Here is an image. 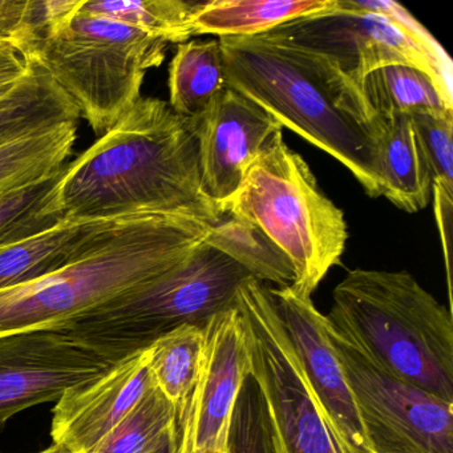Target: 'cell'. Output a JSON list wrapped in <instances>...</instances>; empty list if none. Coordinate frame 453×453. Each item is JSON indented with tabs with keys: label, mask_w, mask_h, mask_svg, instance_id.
Wrapping results in <instances>:
<instances>
[{
	"label": "cell",
	"mask_w": 453,
	"mask_h": 453,
	"mask_svg": "<svg viewBox=\"0 0 453 453\" xmlns=\"http://www.w3.org/2000/svg\"><path fill=\"white\" fill-rule=\"evenodd\" d=\"M57 200L65 219L182 214L213 225L222 217L203 189L197 123L155 97H140L65 165Z\"/></svg>",
	"instance_id": "cell-1"
},
{
	"label": "cell",
	"mask_w": 453,
	"mask_h": 453,
	"mask_svg": "<svg viewBox=\"0 0 453 453\" xmlns=\"http://www.w3.org/2000/svg\"><path fill=\"white\" fill-rule=\"evenodd\" d=\"M219 41L227 87L339 161L367 196H383L384 121L359 87L323 58L265 35Z\"/></svg>",
	"instance_id": "cell-2"
},
{
	"label": "cell",
	"mask_w": 453,
	"mask_h": 453,
	"mask_svg": "<svg viewBox=\"0 0 453 453\" xmlns=\"http://www.w3.org/2000/svg\"><path fill=\"white\" fill-rule=\"evenodd\" d=\"M211 224L140 214L99 250L27 285L0 291V336L55 328L171 270L203 245Z\"/></svg>",
	"instance_id": "cell-3"
},
{
	"label": "cell",
	"mask_w": 453,
	"mask_h": 453,
	"mask_svg": "<svg viewBox=\"0 0 453 453\" xmlns=\"http://www.w3.org/2000/svg\"><path fill=\"white\" fill-rule=\"evenodd\" d=\"M325 317L384 370L453 403L452 312L410 273L349 270Z\"/></svg>",
	"instance_id": "cell-4"
},
{
	"label": "cell",
	"mask_w": 453,
	"mask_h": 453,
	"mask_svg": "<svg viewBox=\"0 0 453 453\" xmlns=\"http://www.w3.org/2000/svg\"><path fill=\"white\" fill-rule=\"evenodd\" d=\"M221 214L253 225L286 254L296 274L291 290L304 298L341 264L349 240L343 211L286 144L283 129L262 148Z\"/></svg>",
	"instance_id": "cell-5"
},
{
	"label": "cell",
	"mask_w": 453,
	"mask_h": 453,
	"mask_svg": "<svg viewBox=\"0 0 453 453\" xmlns=\"http://www.w3.org/2000/svg\"><path fill=\"white\" fill-rule=\"evenodd\" d=\"M81 6V0H65L26 58L43 65L103 136L142 97L145 75L163 65L169 43Z\"/></svg>",
	"instance_id": "cell-6"
},
{
	"label": "cell",
	"mask_w": 453,
	"mask_h": 453,
	"mask_svg": "<svg viewBox=\"0 0 453 453\" xmlns=\"http://www.w3.org/2000/svg\"><path fill=\"white\" fill-rule=\"evenodd\" d=\"M250 277L205 241L155 280L55 328L116 363L180 326H203L234 306L238 288Z\"/></svg>",
	"instance_id": "cell-7"
},
{
	"label": "cell",
	"mask_w": 453,
	"mask_h": 453,
	"mask_svg": "<svg viewBox=\"0 0 453 453\" xmlns=\"http://www.w3.org/2000/svg\"><path fill=\"white\" fill-rule=\"evenodd\" d=\"M234 304L242 320L249 372L264 395L277 453H349L304 378L269 286L249 278Z\"/></svg>",
	"instance_id": "cell-8"
},
{
	"label": "cell",
	"mask_w": 453,
	"mask_h": 453,
	"mask_svg": "<svg viewBox=\"0 0 453 453\" xmlns=\"http://www.w3.org/2000/svg\"><path fill=\"white\" fill-rule=\"evenodd\" d=\"M326 334L372 453H453V403L392 375L327 320Z\"/></svg>",
	"instance_id": "cell-9"
},
{
	"label": "cell",
	"mask_w": 453,
	"mask_h": 453,
	"mask_svg": "<svg viewBox=\"0 0 453 453\" xmlns=\"http://www.w3.org/2000/svg\"><path fill=\"white\" fill-rule=\"evenodd\" d=\"M262 35L323 58L359 88L365 76L386 65L418 68L453 104L452 78L378 15L334 9L291 20Z\"/></svg>",
	"instance_id": "cell-10"
},
{
	"label": "cell",
	"mask_w": 453,
	"mask_h": 453,
	"mask_svg": "<svg viewBox=\"0 0 453 453\" xmlns=\"http://www.w3.org/2000/svg\"><path fill=\"white\" fill-rule=\"evenodd\" d=\"M115 363L57 328L0 336V429L34 405L105 372Z\"/></svg>",
	"instance_id": "cell-11"
},
{
	"label": "cell",
	"mask_w": 453,
	"mask_h": 453,
	"mask_svg": "<svg viewBox=\"0 0 453 453\" xmlns=\"http://www.w3.org/2000/svg\"><path fill=\"white\" fill-rule=\"evenodd\" d=\"M205 349L197 386L179 428V453L226 452L238 392L249 375L242 320L237 307L203 325Z\"/></svg>",
	"instance_id": "cell-12"
},
{
	"label": "cell",
	"mask_w": 453,
	"mask_h": 453,
	"mask_svg": "<svg viewBox=\"0 0 453 453\" xmlns=\"http://www.w3.org/2000/svg\"><path fill=\"white\" fill-rule=\"evenodd\" d=\"M286 335L330 428L349 453H372L354 396L326 334L325 315L290 286L270 288Z\"/></svg>",
	"instance_id": "cell-13"
},
{
	"label": "cell",
	"mask_w": 453,
	"mask_h": 453,
	"mask_svg": "<svg viewBox=\"0 0 453 453\" xmlns=\"http://www.w3.org/2000/svg\"><path fill=\"white\" fill-rule=\"evenodd\" d=\"M150 347L68 389L52 411L51 437L73 453H95L155 386Z\"/></svg>",
	"instance_id": "cell-14"
},
{
	"label": "cell",
	"mask_w": 453,
	"mask_h": 453,
	"mask_svg": "<svg viewBox=\"0 0 453 453\" xmlns=\"http://www.w3.org/2000/svg\"><path fill=\"white\" fill-rule=\"evenodd\" d=\"M196 123L203 189L221 213L240 189L249 166L282 127L227 86Z\"/></svg>",
	"instance_id": "cell-15"
},
{
	"label": "cell",
	"mask_w": 453,
	"mask_h": 453,
	"mask_svg": "<svg viewBox=\"0 0 453 453\" xmlns=\"http://www.w3.org/2000/svg\"><path fill=\"white\" fill-rule=\"evenodd\" d=\"M129 219H63L51 229L2 249L0 291L35 282L91 256L107 245Z\"/></svg>",
	"instance_id": "cell-16"
},
{
	"label": "cell",
	"mask_w": 453,
	"mask_h": 453,
	"mask_svg": "<svg viewBox=\"0 0 453 453\" xmlns=\"http://www.w3.org/2000/svg\"><path fill=\"white\" fill-rule=\"evenodd\" d=\"M22 79L0 97V147L65 124L78 123V108L35 59Z\"/></svg>",
	"instance_id": "cell-17"
},
{
	"label": "cell",
	"mask_w": 453,
	"mask_h": 453,
	"mask_svg": "<svg viewBox=\"0 0 453 453\" xmlns=\"http://www.w3.org/2000/svg\"><path fill=\"white\" fill-rule=\"evenodd\" d=\"M335 9V0H211L190 18L192 36L250 38L291 20Z\"/></svg>",
	"instance_id": "cell-18"
},
{
	"label": "cell",
	"mask_w": 453,
	"mask_h": 453,
	"mask_svg": "<svg viewBox=\"0 0 453 453\" xmlns=\"http://www.w3.org/2000/svg\"><path fill=\"white\" fill-rule=\"evenodd\" d=\"M380 140L383 196L395 206L416 213L428 205L432 177L410 115L384 119Z\"/></svg>",
	"instance_id": "cell-19"
},
{
	"label": "cell",
	"mask_w": 453,
	"mask_h": 453,
	"mask_svg": "<svg viewBox=\"0 0 453 453\" xmlns=\"http://www.w3.org/2000/svg\"><path fill=\"white\" fill-rule=\"evenodd\" d=\"M225 87L219 39L177 44L169 67V105L174 113L197 121Z\"/></svg>",
	"instance_id": "cell-20"
},
{
	"label": "cell",
	"mask_w": 453,
	"mask_h": 453,
	"mask_svg": "<svg viewBox=\"0 0 453 453\" xmlns=\"http://www.w3.org/2000/svg\"><path fill=\"white\" fill-rule=\"evenodd\" d=\"M205 349L203 326L184 325L156 339L150 368L156 387L176 410L177 426L184 423L197 386Z\"/></svg>",
	"instance_id": "cell-21"
},
{
	"label": "cell",
	"mask_w": 453,
	"mask_h": 453,
	"mask_svg": "<svg viewBox=\"0 0 453 453\" xmlns=\"http://www.w3.org/2000/svg\"><path fill=\"white\" fill-rule=\"evenodd\" d=\"M363 97L378 118L412 113L453 112L434 81L423 71L410 65H386L365 76Z\"/></svg>",
	"instance_id": "cell-22"
},
{
	"label": "cell",
	"mask_w": 453,
	"mask_h": 453,
	"mask_svg": "<svg viewBox=\"0 0 453 453\" xmlns=\"http://www.w3.org/2000/svg\"><path fill=\"white\" fill-rule=\"evenodd\" d=\"M76 139L78 123H71L0 147V196L65 169Z\"/></svg>",
	"instance_id": "cell-23"
},
{
	"label": "cell",
	"mask_w": 453,
	"mask_h": 453,
	"mask_svg": "<svg viewBox=\"0 0 453 453\" xmlns=\"http://www.w3.org/2000/svg\"><path fill=\"white\" fill-rule=\"evenodd\" d=\"M206 242L261 282L274 283L277 288L293 285L296 274L290 259L261 230L242 219L222 214L211 225Z\"/></svg>",
	"instance_id": "cell-24"
},
{
	"label": "cell",
	"mask_w": 453,
	"mask_h": 453,
	"mask_svg": "<svg viewBox=\"0 0 453 453\" xmlns=\"http://www.w3.org/2000/svg\"><path fill=\"white\" fill-rule=\"evenodd\" d=\"M62 173L63 169L0 196V250L51 229L65 219L57 200Z\"/></svg>",
	"instance_id": "cell-25"
},
{
	"label": "cell",
	"mask_w": 453,
	"mask_h": 453,
	"mask_svg": "<svg viewBox=\"0 0 453 453\" xmlns=\"http://www.w3.org/2000/svg\"><path fill=\"white\" fill-rule=\"evenodd\" d=\"M197 6V2L184 0H81V9L180 44L192 38L190 18Z\"/></svg>",
	"instance_id": "cell-26"
},
{
	"label": "cell",
	"mask_w": 453,
	"mask_h": 453,
	"mask_svg": "<svg viewBox=\"0 0 453 453\" xmlns=\"http://www.w3.org/2000/svg\"><path fill=\"white\" fill-rule=\"evenodd\" d=\"M176 418L173 404L155 384L95 453H150Z\"/></svg>",
	"instance_id": "cell-27"
},
{
	"label": "cell",
	"mask_w": 453,
	"mask_h": 453,
	"mask_svg": "<svg viewBox=\"0 0 453 453\" xmlns=\"http://www.w3.org/2000/svg\"><path fill=\"white\" fill-rule=\"evenodd\" d=\"M226 453H277L266 403L256 379H243L227 434Z\"/></svg>",
	"instance_id": "cell-28"
},
{
	"label": "cell",
	"mask_w": 453,
	"mask_h": 453,
	"mask_svg": "<svg viewBox=\"0 0 453 453\" xmlns=\"http://www.w3.org/2000/svg\"><path fill=\"white\" fill-rule=\"evenodd\" d=\"M335 9L342 12H367L384 18L421 50L445 75L452 78V60L441 44L402 4L394 0H335Z\"/></svg>",
	"instance_id": "cell-29"
},
{
	"label": "cell",
	"mask_w": 453,
	"mask_h": 453,
	"mask_svg": "<svg viewBox=\"0 0 453 453\" xmlns=\"http://www.w3.org/2000/svg\"><path fill=\"white\" fill-rule=\"evenodd\" d=\"M431 172L432 185L453 193V112L410 115Z\"/></svg>",
	"instance_id": "cell-30"
},
{
	"label": "cell",
	"mask_w": 453,
	"mask_h": 453,
	"mask_svg": "<svg viewBox=\"0 0 453 453\" xmlns=\"http://www.w3.org/2000/svg\"><path fill=\"white\" fill-rule=\"evenodd\" d=\"M432 195H434V216H436L437 226L441 235L442 248H444L445 265H447L448 288L450 296V261L449 245L452 241V205L453 193L448 192L440 185H432Z\"/></svg>",
	"instance_id": "cell-31"
},
{
	"label": "cell",
	"mask_w": 453,
	"mask_h": 453,
	"mask_svg": "<svg viewBox=\"0 0 453 453\" xmlns=\"http://www.w3.org/2000/svg\"><path fill=\"white\" fill-rule=\"evenodd\" d=\"M26 59L12 43L0 44V97H4L28 70Z\"/></svg>",
	"instance_id": "cell-32"
},
{
	"label": "cell",
	"mask_w": 453,
	"mask_h": 453,
	"mask_svg": "<svg viewBox=\"0 0 453 453\" xmlns=\"http://www.w3.org/2000/svg\"><path fill=\"white\" fill-rule=\"evenodd\" d=\"M179 439L177 423L172 424V426L164 432L160 441H158L155 449L150 453H179Z\"/></svg>",
	"instance_id": "cell-33"
},
{
	"label": "cell",
	"mask_w": 453,
	"mask_h": 453,
	"mask_svg": "<svg viewBox=\"0 0 453 453\" xmlns=\"http://www.w3.org/2000/svg\"><path fill=\"white\" fill-rule=\"evenodd\" d=\"M35 453H73L70 449H67V448L63 447V445L60 444H55V442H52V445H50L49 448H46V449L39 450V452Z\"/></svg>",
	"instance_id": "cell-34"
},
{
	"label": "cell",
	"mask_w": 453,
	"mask_h": 453,
	"mask_svg": "<svg viewBox=\"0 0 453 453\" xmlns=\"http://www.w3.org/2000/svg\"><path fill=\"white\" fill-rule=\"evenodd\" d=\"M4 43H10V42H2V41H0V44H4Z\"/></svg>",
	"instance_id": "cell-35"
},
{
	"label": "cell",
	"mask_w": 453,
	"mask_h": 453,
	"mask_svg": "<svg viewBox=\"0 0 453 453\" xmlns=\"http://www.w3.org/2000/svg\"><path fill=\"white\" fill-rule=\"evenodd\" d=\"M206 453H226V452H206Z\"/></svg>",
	"instance_id": "cell-36"
}]
</instances>
